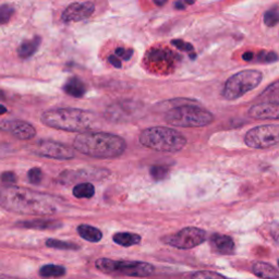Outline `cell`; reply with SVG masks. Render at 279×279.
Segmentation results:
<instances>
[{"label": "cell", "mask_w": 279, "mask_h": 279, "mask_svg": "<svg viewBox=\"0 0 279 279\" xmlns=\"http://www.w3.org/2000/svg\"><path fill=\"white\" fill-rule=\"evenodd\" d=\"M0 203L7 211L24 215L49 216L57 212L56 204L48 195L19 187L9 188Z\"/></svg>", "instance_id": "6da1fadb"}, {"label": "cell", "mask_w": 279, "mask_h": 279, "mask_svg": "<svg viewBox=\"0 0 279 279\" xmlns=\"http://www.w3.org/2000/svg\"><path fill=\"white\" fill-rule=\"evenodd\" d=\"M75 149L81 154L98 159L117 158L125 153L127 143L116 134L105 132H83L73 141Z\"/></svg>", "instance_id": "7a4b0ae2"}, {"label": "cell", "mask_w": 279, "mask_h": 279, "mask_svg": "<svg viewBox=\"0 0 279 279\" xmlns=\"http://www.w3.org/2000/svg\"><path fill=\"white\" fill-rule=\"evenodd\" d=\"M43 124L49 128L67 132H86L94 124L91 112L78 108H56L45 111L40 117Z\"/></svg>", "instance_id": "3957f363"}, {"label": "cell", "mask_w": 279, "mask_h": 279, "mask_svg": "<svg viewBox=\"0 0 279 279\" xmlns=\"http://www.w3.org/2000/svg\"><path fill=\"white\" fill-rule=\"evenodd\" d=\"M138 140L147 149L164 153H176L183 150L187 145L183 134L167 127L147 128L142 131Z\"/></svg>", "instance_id": "277c9868"}, {"label": "cell", "mask_w": 279, "mask_h": 279, "mask_svg": "<svg viewBox=\"0 0 279 279\" xmlns=\"http://www.w3.org/2000/svg\"><path fill=\"white\" fill-rule=\"evenodd\" d=\"M166 122L179 128H202L214 121V114L199 106L181 105L170 109L165 116Z\"/></svg>", "instance_id": "5b68a950"}, {"label": "cell", "mask_w": 279, "mask_h": 279, "mask_svg": "<svg viewBox=\"0 0 279 279\" xmlns=\"http://www.w3.org/2000/svg\"><path fill=\"white\" fill-rule=\"evenodd\" d=\"M263 80V73L259 70H242L229 78L223 88V96L228 101H236L258 87Z\"/></svg>", "instance_id": "8992f818"}, {"label": "cell", "mask_w": 279, "mask_h": 279, "mask_svg": "<svg viewBox=\"0 0 279 279\" xmlns=\"http://www.w3.org/2000/svg\"><path fill=\"white\" fill-rule=\"evenodd\" d=\"M95 266L106 274H118L131 277L151 276L155 268L152 264L137 261H113L110 259H98Z\"/></svg>", "instance_id": "52a82bcc"}, {"label": "cell", "mask_w": 279, "mask_h": 279, "mask_svg": "<svg viewBox=\"0 0 279 279\" xmlns=\"http://www.w3.org/2000/svg\"><path fill=\"white\" fill-rule=\"evenodd\" d=\"M279 142V126L265 125L250 129L244 136V143L251 149L264 150Z\"/></svg>", "instance_id": "ba28073f"}, {"label": "cell", "mask_w": 279, "mask_h": 279, "mask_svg": "<svg viewBox=\"0 0 279 279\" xmlns=\"http://www.w3.org/2000/svg\"><path fill=\"white\" fill-rule=\"evenodd\" d=\"M207 235L203 229L187 227L175 235L162 238V241L171 247L180 250H190L206 241Z\"/></svg>", "instance_id": "9c48e42d"}, {"label": "cell", "mask_w": 279, "mask_h": 279, "mask_svg": "<svg viewBox=\"0 0 279 279\" xmlns=\"http://www.w3.org/2000/svg\"><path fill=\"white\" fill-rule=\"evenodd\" d=\"M35 154L43 156V157L59 159V160H69L75 158L76 153L69 146L54 142V141H40L36 144L34 149Z\"/></svg>", "instance_id": "30bf717a"}, {"label": "cell", "mask_w": 279, "mask_h": 279, "mask_svg": "<svg viewBox=\"0 0 279 279\" xmlns=\"http://www.w3.org/2000/svg\"><path fill=\"white\" fill-rule=\"evenodd\" d=\"M95 11V5L91 2L73 3L63 10L61 20L64 23L80 22L88 19Z\"/></svg>", "instance_id": "8fae6325"}, {"label": "cell", "mask_w": 279, "mask_h": 279, "mask_svg": "<svg viewBox=\"0 0 279 279\" xmlns=\"http://www.w3.org/2000/svg\"><path fill=\"white\" fill-rule=\"evenodd\" d=\"M0 127L19 140H32L36 135L35 128L26 121H3V125H0Z\"/></svg>", "instance_id": "7c38bea8"}, {"label": "cell", "mask_w": 279, "mask_h": 279, "mask_svg": "<svg viewBox=\"0 0 279 279\" xmlns=\"http://www.w3.org/2000/svg\"><path fill=\"white\" fill-rule=\"evenodd\" d=\"M249 116L254 119L262 120H278L279 105L275 102H264L253 105L249 110Z\"/></svg>", "instance_id": "4fadbf2b"}, {"label": "cell", "mask_w": 279, "mask_h": 279, "mask_svg": "<svg viewBox=\"0 0 279 279\" xmlns=\"http://www.w3.org/2000/svg\"><path fill=\"white\" fill-rule=\"evenodd\" d=\"M211 245L214 251L224 255H230L235 253L236 245L231 237L220 234H214L211 237Z\"/></svg>", "instance_id": "5bb4252c"}, {"label": "cell", "mask_w": 279, "mask_h": 279, "mask_svg": "<svg viewBox=\"0 0 279 279\" xmlns=\"http://www.w3.org/2000/svg\"><path fill=\"white\" fill-rule=\"evenodd\" d=\"M16 226L27 229H36V230H53V229H58L62 226L59 221L52 219H33L19 221Z\"/></svg>", "instance_id": "9a60e30c"}, {"label": "cell", "mask_w": 279, "mask_h": 279, "mask_svg": "<svg viewBox=\"0 0 279 279\" xmlns=\"http://www.w3.org/2000/svg\"><path fill=\"white\" fill-rule=\"evenodd\" d=\"M63 91L72 97L81 98L86 93V85L80 78L72 77L65 82V84L63 85Z\"/></svg>", "instance_id": "2e32d148"}, {"label": "cell", "mask_w": 279, "mask_h": 279, "mask_svg": "<svg viewBox=\"0 0 279 279\" xmlns=\"http://www.w3.org/2000/svg\"><path fill=\"white\" fill-rule=\"evenodd\" d=\"M252 272L259 278L263 279H278L279 272L272 264L265 262H257L252 266Z\"/></svg>", "instance_id": "e0dca14e"}, {"label": "cell", "mask_w": 279, "mask_h": 279, "mask_svg": "<svg viewBox=\"0 0 279 279\" xmlns=\"http://www.w3.org/2000/svg\"><path fill=\"white\" fill-rule=\"evenodd\" d=\"M77 231L82 239H84L88 242L96 243V242H100L103 239V232L100 230V229L93 226L82 224L78 226Z\"/></svg>", "instance_id": "ac0fdd59"}, {"label": "cell", "mask_w": 279, "mask_h": 279, "mask_svg": "<svg viewBox=\"0 0 279 279\" xmlns=\"http://www.w3.org/2000/svg\"><path fill=\"white\" fill-rule=\"evenodd\" d=\"M142 238L140 235L131 232H117L112 236V241L121 247L129 248L141 243Z\"/></svg>", "instance_id": "d6986e66"}, {"label": "cell", "mask_w": 279, "mask_h": 279, "mask_svg": "<svg viewBox=\"0 0 279 279\" xmlns=\"http://www.w3.org/2000/svg\"><path fill=\"white\" fill-rule=\"evenodd\" d=\"M40 42H42V38H40L39 36H35L32 39L23 42L18 48V55L20 58L27 59V58H30L31 56L34 55L37 52Z\"/></svg>", "instance_id": "ffe728a7"}, {"label": "cell", "mask_w": 279, "mask_h": 279, "mask_svg": "<svg viewBox=\"0 0 279 279\" xmlns=\"http://www.w3.org/2000/svg\"><path fill=\"white\" fill-rule=\"evenodd\" d=\"M77 199H91L95 194V187L89 182L78 183L72 191Z\"/></svg>", "instance_id": "44dd1931"}, {"label": "cell", "mask_w": 279, "mask_h": 279, "mask_svg": "<svg viewBox=\"0 0 279 279\" xmlns=\"http://www.w3.org/2000/svg\"><path fill=\"white\" fill-rule=\"evenodd\" d=\"M67 273V269L61 265H55V264H47L40 267L39 275L45 278H56V277H62Z\"/></svg>", "instance_id": "7402d4cb"}, {"label": "cell", "mask_w": 279, "mask_h": 279, "mask_svg": "<svg viewBox=\"0 0 279 279\" xmlns=\"http://www.w3.org/2000/svg\"><path fill=\"white\" fill-rule=\"evenodd\" d=\"M46 247L57 249V250H79L80 247L76 243L67 242V241H61L57 239H48L46 240Z\"/></svg>", "instance_id": "603a6c76"}, {"label": "cell", "mask_w": 279, "mask_h": 279, "mask_svg": "<svg viewBox=\"0 0 279 279\" xmlns=\"http://www.w3.org/2000/svg\"><path fill=\"white\" fill-rule=\"evenodd\" d=\"M279 22V12L277 7L273 8V9H269L264 14V23L268 28H274L276 27Z\"/></svg>", "instance_id": "cb8c5ba5"}, {"label": "cell", "mask_w": 279, "mask_h": 279, "mask_svg": "<svg viewBox=\"0 0 279 279\" xmlns=\"http://www.w3.org/2000/svg\"><path fill=\"white\" fill-rule=\"evenodd\" d=\"M150 172H151V176L154 180H156V181H160V180H164V179L167 178V176L169 174V170L165 166H153L151 168Z\"/></svg>", "instance_id": "d4e9b609"}, {"label": "cell", "mask_w": 279, "mask_h": 279, "mask_svg": "<svg viewBox=\"0 0 279 279\" xmlns=\"http://www.w3.org/2000/svg\"><path fill=\"white\" fill-rule=\"evenodd\" d=\"M191 279H226L223 275H220L211 270H200L192 275Z\"/></svg>", "instance_id": "484cf974"}, {"label": "cell", "mask_w": 279, "mask_h": 279, "mask_svg": "<svg viewBox=\"0 0 279 279\" xmlns=\"http://www.w3.org/2000/svg\"><path fill=\"white\" fill-rule=\"evenodd\" d=\"M28 178H29V181L31 183L39 184L43 180V171H42V169H39L37 167L32 168L28 172Z\"/></svg>", "instance_id": "4316f807"}, {"label": "cell", "mask_w": 279, "mask_h": 279, "mask_svg": "<svg viewBox=\"0 0 279 279\" xmlns=\"http://www.w3.org/2000/svg\"><path fill=\"white\" fill-rule=\"evenodd\" d=\"M14 12V9L9 5H4L0 7V24H5L10 20Z\"/></svg>", "instance_id": "83f0119b"}, {"label": "cell", "mask_w": 279, "mask_h": 279, "mask_svg": "<svg viewBox=\"0 0 279 279\" xmlns=\"http://www.w3.org/2000/svg\"><path fill=\"white\" fill-rule=\"evenodd\" d=\"M0 180H2L4 185H8L9 188H12L14 185V183H16V180H18V178H16L14 172L6 171L2 176H0Z\"/></svg>", "instance_id": "f1b7e54d"}, {"label": "cell", "mask_w": 279, "mask_h": 279, "mask_svg": "<svg viewBox=\"0 0 279 279\" xmlns=\"http://www.w3.org/2000/svg\"><path fill=\"white\" fill-rule=\"evenodd\" d=\"M171 44L174 45L177 49L181 52H185V53H192L193 52V46L190 43H187L184 40L181 39H172Z\"/></svg>", "instance_id": "f546056e"}, {"label": "cell", "mask_w": 279, "mask_h": 279, "mask_svg": "<svg viewBox=\"0 0 279 279\" xmlns=\"http://www.w3.org/2000/svg\"><path fill=\"white\" fill-rule=\"evenodd\" d=\"M278 59V56L276 53L274 52H263L260 53L258 56V61L260 62H266V63H270V62H276Z\"/></svg>", "instance_id": "4dcf8cb0"}, {"label": "cell", "mask_w": 279, "mask_h": 279, "mask_svg": "<svg viewBox=\"0 0 279 279\" xmlns=\"http://www.w3.org/2000/svg\"><path fill=\"white\" fill-rule=\"evenodd\" d=\"M114 54H116L117 56H119L120 58L128 61V60L131 59V57H132L133 52L131 51V49H126L124 47H118L116 51H114Z\"/></svg>", "instance_id": "1f68e13d"}, {"label": "cell", "mask_w": 279, "mask_h": 279, "mask_svg": "<svg viewBox=\"0 0 279 279\" xmlns=\"http://www.w3.org/2000/svg\"><path fill=\"white\" fill-rule=\"evenodd\" d=\"M108 60H109V62L113 65V67L114 68H117V69H120L121 67H122V63H121V61H119L118 59H117V57L116 56H109L108 57Z\"/></svg>", "instance_id": "d6a6232c"}, {"label": "cell", "mask_w": 279, "mask_h": 279, "mask_svg": "<svg viewBox=\"0 0 279 279\" xmlns=\"http://www.w3.org/2000/svg\"><path fill=\"white\" fill-rule=\"evenodd\" d=\"M193 2H188V3H183V2H177L174 4L175 9L177 10H184L185 9V5H192Z\"/></svg>", "instance_id": "836d02e7"}, {"label": "cell", "mask_w": 279, "mask_h": 279, "mask_svg": "<svg viewBox=\"0 0 279 279\" xmlns=\"http://www.w3.org/2000/svg\"><path fill=\"white\" fill-rule=\"evenodd\" d=\"M254 58V54L251 52H247L242 55V59L244 61H252Z\"/></svg>", "instance_id": "e575fe53"}, {"label": "cell", "mask_w": 279, "mask_h": 279, "mask_svg": "<svg viewBox=\"0 0 279 279\" xmlns=\"http://www.w3.org/2000/svg\"><path fill=\"white\" fill-rule=\"evenodd\" d=\"M6 112H7V108L5 107V106L0 105V116H2V114H4V113H6Z\"/></svg>", "instance_id": "d590c367"}, {"label": "cell", "mask_w": 279, "mask_h": 279, "mask_svg": "<svg viewBox=\"0 0 279 279\" xmlns=\"http://www.w3.org/2000/svg\"><path fill=\"white\" fill-rule=\"evenodd\" d=\"M156 5H158V6H162V5H165L166 2H155Z\"/></svg>", "instance_id": "8d00e7d4"}]
</instances>
